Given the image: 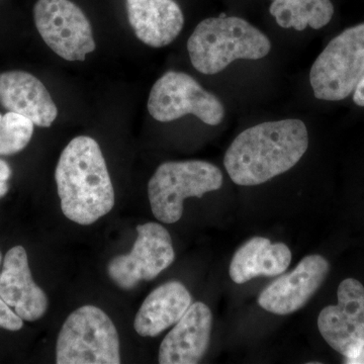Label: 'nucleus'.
I'll use <instances>...</instances> for the list:
<instances>
[{
    "label": "nucleus",
    "mask_w": 364,
    "mask_h": 364,
    "mask_svg": "<svg viewBox=\"0 0 364 364\" xmlns=\"http://www.w3.org/2000/svg\"><path fill=\"white\" fill-rule=\"evenodd\" d=\"M272 50V42L257 28L237 16H218L200 21L188 41L196 70L214 75L236 60H259Z\"/></svg>",
    "instance_id": "obj_3"
},
{
    "label": "nucleus",
    "mask_w": 364,
    "mask_h": 364,
    "mask_svg": "<svg viewBox=\"0 0 364 364\" xmlns=\"http://www.w3.org/2000/svg\"><path fill=\"white\" fill-rule=\"evenodd\" d=\"M308 147V129L301 119L267 122L235 138L225 154L224 166L238 186H258L293 168Z\"/></svg>",
    "instance_id": "obj_1"
},
{
    "label": "nucleus",
    "mask_w": 364,
    "mask_h": 364,
    "mask_svg": "<svg viewBox=\"0 0 364 364\" xmlns=\"http://www.w3.org/2000/svg\"><path fill=\"white\" fill-rule=\"evenodd\" d=\"M58 364H119V333L111 318L87 305L66 318L56 344Z\"/></svg>",
    "instance_id": "obj_5"
},
{
    "label": "nucleus",
    "mask_w": 364,
    "mask_h": 364,
    "mask_svg": "<svg viewBox=\"0 0 364 364\" xmlns=\"http://www.w3.org/2000/svg\"><path fill=\"white\" fill-rule=\"evenodd\" d=\"M0 296L28 322L39 320L47 312V296L33 282L23 246H16L6 254L0 272Z\"/></svg>",
    "instance_id": "obj_12"
},
{
    "label": "nucleus",
    "mask_w": 364,
    "mask_h": 364,
    "mask_svg": "<svg viewBox=\"0 0 364 364\" xmlns=\"http://www.w3.org/2000/svg\"><path fill=\"white\" fill-rule=\"evenodd\" d=\"M1 260H2V254H1V252H0V263H1Z\"/></svg>",
    "instance_id": "obj_24"
},
{
    "label": "nucleus",
    "mask_w": 364,
    "mask_h": 364,
    "mask_svg": "<svg viewBox=\"0 0 364 364\" xmlns=\"http://www.w3.org/2000/svg\"><path fill=\"white\" fill-rule=\"evenodd\" d=\"M269 13L284 28L318 30L327 26L334 14L331 0H272Z\"/></svg>",
    "instance_id": "obj_18"
},
{
    "label": "nucleus",
    "mask_w": 364,
    "mask_h": 364,
    "mask_svg": "<svg viewBox=\"0 0 364 364\" xmlns=\"http://www.w3.org/2000/svg\"><path fill=\"white\" fill-rule=\"evenodd\" d=\"M346 363H356V364H360L364 363V347L363 350L360 351V353L358 354L356 358H351V359H346V361H345Z\"/></svg>",
    "instance_id": "obj_23"
},
{
    "label": "nucleus",
    "mask_w": 364,
    "mask_h": 364,
    "mask_svg": "<svg viewBox=\"0 0 364 364\" xmlns=\"http://www.w3.org/2000/svg\"><path fill=\"white\" fill-rule=\"evenodd\" d=\"M353 102L358 107H364V76L353 91Z\"/></svg>",
    "instance_id": "obj_22"
},
{
    "label": "nucleus",
    "mask_w": 364,
    "mask_h": 364,
    "mask_svg": "<svg viewBox=\"0 0 364 364\" xmlns=\"http://www.w3.org/2000/svg\"><path fill=\"white\" fill-rule=\"evenodd\" d=\"M0 105L42 128L51 127L58 116L49 91L39 79L25 71L0 74Z\"/></svg>",
    "instance_id": "obj_14"
},
{
    "label": "nucleus",
    "mask_w": 364,
    "mask_h": 364,
    "mask_svg": "<svg viewBox=\"0 0 364 364\" xmlns=\"http://www.w3.org/2000/svg\"><path fill=\"white\" fill-rule=\"evenodd\" d=\"M33 20L46 45L67 61H85L97 48L92 28L70 0H38Z\"/></svg>",
    "instance_id": "obj_8"
},
{
    "label": "nucleus",
    "mask_w": 364,
    "mask_h": 364,
    "mask_svg": "<svg viewBox=\"0 0 364 364\" xmlns=\"http://www.w3.org/2000/svg\"><path fill=\"white\" fill-rule=\"evenodd\" d=\"M291 252L286 244L254 237L237 250L230 264V277L243 284L258 277H277L291 264Z\"/></svg>",
    "instance_id": "obj_17"
},
{
    "label": "nucleus",
    "mask_w": 364,
    "mask_h": 364,
    "mask_svg": "<svg viewBox=\"0 0 364 364\" xmlns=\"http://www.w3.org/2000/svg\"><path fill=\"white\" fill-rule=\"evenodd\" d=\"M30 119L9 112L0 114V155H14L25 149L33 133Z\"/></svg>",
    "instance_id": "obj_19"
},
{
    "label": "nucleus",
    "mask_w": 364,
    "mask_h": 364,
    "mask_svg": "<svg viewBox=\"0 0 364 364\" xmlns=\"http://www.w3.org/2000/svg\"><path fill=\"white\" fill-rule=\"evenodd\" d=\"M337 296V305L321 311L318 331L334 350L354 358L364 347V287L358 279H344Z\"/></svg>",
    "instance_id": "obj_10"
},
{
    "label": "nucleus",
    "mask_w": 364,
    "mask_h": 364,
    "mask_svg": "<svg viewBox=\"0 0 364 364\" xmlns=\"http://www.w3.org/2000/svg\"><path fill=\"white\" fill-rule=\"evenodd\" d=\"M11 173H13V171H11L9 163L0 159V198L6 196L7 191H9L7 181L11 178Z\"/></svg>",
    "instance_id": "obj_21"
},
{
    "label": "nucleus",
    "mask_w": 364,
    "mask_h": 364,
    "mask_svg": "<svg viewBox=\"0 0 364 364\" xmlns=\"http://www.w3.org/2000/svg\"><path fill=\"white\" fill-rule=\"evenodd\" d=\"M329 269V262L323 256H306L293 272L282 275L261 291L258 305L275 315L296 312L322 286Z\"/></svg>",
    "instance_id": "obj_11"
},
{
    "label": "nucleus",
    "mask_w": 364,
    "mask_h": 364,
    "mask_svg": "<svg viewBox=\"0 0 364 364\" xmlns=\"http://www.w3.org/2000/svg\"><path fill=\"white\" fill-rule=\"evenodd\" d=\"M23 326V318L0 296V328L9 331H18Z\"/></svg>",
    "instance_id": "obj_20"
},
{
    "label": "nucleus",
    "mask_w": 364,
    "mask_h": 364,
    "mask_svg": "<svg viewBox=\"0 0 364 364\" xmlns=\"http://www.w3.org/2000/svg\"><path fill=\"white\" fill-rule=\"evenodd\" d=\"M223 173L202 160L165 162L148 184L151 210L158 221L173 224L181 219L186 198H202L223 186Z\"/></svg>",
    "instance_id": "obj_4"
},
{
    "label": "nucleus",
    "mask_w": 364,
    "mask_h": 364,
    "mask_svg": "<svg viewBox=\"0 0 364 364\" xmlns=\"http://www.w3.org/2000/svg\"><path fill=\"white\" fill-rule=\"evenodd\" d=\"M213 315L205 304H191L176 327L163 339L159 363L196 364L202 360L208 348Z\"/></svg>",
    "instance_id": "obj_13"
},
{
    "label": "nucleus",
    "mask_w": 364,
    "mask_h": 364,
    "mask_svg": "<svg viewBox=\"0 0 364 364\" xmlns=\"http://www.w3.org/2000/svg\"><path fill=\"white\" fill-rule=\"evenodd\" d=\"M133 249L109 263L107 272L117 287L134 289L142 280H152L168 268L176 258L171 237L157 223H146L136 227Z\"/></svg>",
    "instance_id": "obj_9"
},
{
    "label": "nucleus",
    "mask_w": 364,
    "mask_h": 364,
    "mask_svg": "<svg viewBox=\"0 0 364 364\" xmlns=\"http://www.w3.org/2000/svg\"><path fill=\"white\" fill-rule=\"evenodd\" d=\"M126 6L136 37L150 47L171 44L183 28V13L174 0H126Z\"/></svg>",
    "instance_id": "obj_15"
},
{
    "label": "nucleus",
    "mask_w": 364,
    "mask_h": 364,
    "mask_svg": "<svg viewBox=\"0 0 364 364\" xmlns=\"http://www.w3.org/2000/svg\"><path fill=\"white\" fill-rule=\"evenodd\" d=\"M191 305V296L181 282L158 287L139 309L134 328L143 337H155L176 325Z\"/></svg>",
    "instance_id": "obj_16"
},
{
    "label": "nucleus",
    "mask_w": 364,
    "mask_h": 364,
    "mask_svg": "<svg viewBox=\"0 0 364 364\" xmlns=\"http://www.w3.org/2000/svg\"><path fill=\"white\" fill-rule=\"evenodd\" d=\"M148 111L153 119L162 123L193 114L208 126L221 124L226 114L219 97L203 88L188 74L178 71L166 72L154 83Z\"/></svg>",
    "instance_id": "obj_7"
},
{
    "label": "nucleus",
    "mask_w": 364,
    "mask_h": 364,
    "mask_svg": "<svg viewBox=\"0 0 364 364\" xmlns=\"http://www.w3.org/2000/svg\"><path fill=\"white\" fill-rule=\"evenodd\" d=\"M364 76V23L346 28L314 62L310 83L314 95L339 102L353 93Z\"/></svg>",
    "instance_id": "obj_6"
},
{
    "label": "nucleus",
    "mask_w": 364,
    "mask_h": 364,
    "mask_svg": "<svg viewBox=\"0 0 364 364\" xmlns=\"http://www.w3.org/2000/svg\"><path fill=\"white\" fill-rule=\"evenodd\" d=\"M57 191L67 219L91 225L109 214L114 191L102 149L95 139L78 136L62 151L55 170Z\"/></svg>",
    "instance_id": "obj_2"
}]
</instances>
